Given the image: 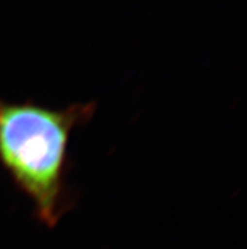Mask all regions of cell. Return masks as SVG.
Segmentation results:
<instances>
[{
  "label": "cell",
  "instance_id": "obj_1",
  "mask_svg": "<svg viewBox=\"0 0 247 249\" xmlns=\"http://www.w3.org/2000/svg\"><path fill=\"white\" fill-rule=\"evenodd\" d=\"M96 107V101L49 107L0 100V166L49 229L75 205L67 183L69 139L76 128L90 123Z\"/></svg>",
  "mask_w": 247,
  "mask_h": 249
}]
</instances>
